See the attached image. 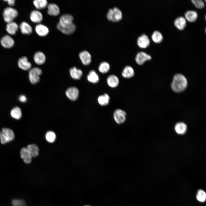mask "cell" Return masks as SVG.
Here are the masks:
<instances>
[{
	"label": "cell",
	"instance_id": "6da1fadb",
	"mask_svg": "<svg viewBox=\"0 0 206 206\" xmlns=\"http://www.w3.org/2000/svg\"><path fill=\"white\" fill-rule=\"evenodd\" d=\"M187 84V80L185 77L181 74H177L174 76L171 84V88L174 92L180 93L186 89Z\"/></svg>",
	"mask_w": 206,
	"mask_h": 206
},
{
	"label": "cell",
	"instance_id": "7a4b0ae2",
	"mask_svg": "<svg viewBox=\"0 0 206 206\" xmlns=\"http://www.w3.org/2000/svg\"><path fill=\"white\" fill-rule=\"evenodd\" d=\"M18 11L16 9L9 6L5 8L2 13L3 20L7 23L14 21L18 16Z\"/></svg>",
	"mask_w": 206,
	"mask_h": 206
},
{
	"label": "cell",
	"instance_id": "3957f363",
	"mask_svg": "<svg viewBox=\"0 0 206 206\" xmlns=\"http://www.w3.org/2000/svg\"><path fill=\"white\" fill-rule=\"evenodd\" d=\"M106 16L109 21L113 22H117L122 19L123 14L120 9L115 7L108 9L106 13Z\"/></svg>",
	"mask_w": 206,
	"mask_h": 206
},
{
	"label": "cell",
	"instance_id": "277c9868",
	"mask_svg": "<svg viewBox=\"0 0 206 206\" xmlns=\"http://www.w3.org/2000/svg\"><path fill=\"white\" fill-rule=\"evenodd\" d=\"M15 135L13 130L8 128H3L0 132L1 143L4 144L13 140Z\"/></svg>",
	"mask_w": 206,
	"mask_h": 206
},
{
	"label": "cell",
	"instance_id": "5b68a950",
	"mask_svg": "<svg viewBox=\"0 0 206 206\" xmlns=\"http://www.w3.org/2000/svg\"><path fill=\"white\" fill-rule=\"evenodd\" d=\"M42 70L37 67H34L30 70L29 72V78L31 82L34 84L39 80V76L41 74Z\"/></svg>",
	"mask_w": 206,
	"mask_h": 206
},
{
	"label": "cell",
	"instance_id": "8992f818",
	"mask_svg": "<svg viewBox=\"0 0 206 206\" xmlns=\"http://www.w3.org/2000/svg\"><path fill=\"white\" fill-rule=\"evenodd\" d=\"M126 116V112L120 109L116 110L113 114V117L115 121L119 124H122L125 122Z\"/></svg>",
	"mask_w": 206,
	"mask_h": 206
},
{
	"label": "cell",
	"instance_id": "52a82bcc",
	"mask_svg": "<svg viewBox=\"0 0 206 206\" xmlns=\"http://www.w3.org/2000/svg\"><path fill=\"white\" fill-rule=\"evenodd\" d=\"M57 29L63 34L70 35L73 34L76 29V26L74 23L69 25H63L58 23L56 25Z\"/></svg>",
	"mask_w": 206,
	"mask_h": 206
},
{
	"label": "cell",
	"instance_id": "ba28073f",
	"mask_svg": "<svg viewBox=\"0 0 206 206\" xmlns=\"http://www.w3.org/2000/svg\"><path fill=\"white\" fill-rule=\"evenodd\" d=\"M1 45L6 49H10L13 47L15 44L13 39L9 35H6L3 36L0 40Z\"/></svg>",
	"mask_w": 206,
	"mask_h": 206
},
{
	"label": "cell",
	"instance_id": "9c48e42d",
	"mask_svg": "<svg viewBox=\"0 0 206 206\" xmlns=\"http://www.w3.org/2000/svg\"><path fill=\"white\" fill-rule=\"evenodd\" d=\"M151 59L152 57L150 55L143 51L138 52L135 57L136 62L140 65H143L146 61Z\"/></svg>",
	"mask_w": 206,
	"mask_h": 206
},
{
	"label": "cell",
	"instance_id": "30bf717a",
	"mask_svg": "<svg viewBox=\"0 0 206 206\" xmlns=\"http://www.w3.org/2000/svg\"><path fill=\"white\" fill-rule=\"evenodd\" d=\"M137 43L140 48H145L149 45L150 41L148 36L146 34L143 33L138 37Z\"/></svg>",
	"mask_w": 206,
	"mask_h": 206
},
{
	"label": "cell",
	"instance_id": "8fae6325",
	"mask_svg": "<svg viewBox=\"0 0 206 206\" xmlns=\"http://www.w3.org/2000/svg\"><path fill=\"white\" fill-rule=\"evenodd\" d=\"M29 18L32 22L37 24L40 23L42 21L43 16L42 13L40 11L35 9L31 11L29 15Z\"/></svg>",
	"mask_w": 206,
	"mask_h": 206
},
{
	"label": "cell",
	"instance_id": "7c38bea8",
	"mask_svg": "<svg viewBox=\"0 0 206 206\" xmlns=\"http://www.w3.org/2000/svg\"><path fill=\"white\" fill-rule=\"evenodd\" d=\"M35 30L38 35L42 37L47 36L49 33L48 28L45 25L41 23L36 25Z\"/></svg>",
	"mask_w": 206,
	"mask_h": 206
},
{
	"label": "cell",
	"instance_id": "4fadbf2b",
	"mask_svg": "<svg viewBox=\"0 0 206 206\" xmlns=\"http://www.w3.org/2000/svg\"><path fill=\"white\" fill-rule=\"evenodd\" d=\"M80 59L82 63L85 65L90 64L92 61V56L88 51L84 50L80 52L79 54Z\"/></svg>",
	"mask_w": 206,
	"mask_h": 206
},
{
	"label": "cell",
	"instance_id": "5bb4252c",
	"mask_svg": "<svg viewBox=\"0 0 206 206\" xmlns=\"http://www.w3.org/2000/svg\"><path fill=\"white\" fill-rule=\"evenodd\" d=\"M17 63L18 67L25 71L30 70L31 67V63L25 56H23L19 58Z\"/></svg>",
	"mask_w": 206,
	"mask_h": 206
},
{
	"label": "cell",
	"instance_id": "9a60e30c",
	"mask_svg": "<svg viewBox=\"0 0 206 206\" xmlns=\"http://www.w3.org/2000/svg\"><path fill=\"white\" fill-rule=\"evenodd\" d=\"M74 17L71 14L66 13L61 16L58 23L63 25H71L73 23Z\"/></svg>",
	"mask_w": 206,
	"mask_h": 206
},
{
	"label": "cell",
	"instance_id": "2e32d148",
	"mask_svg": "<svg viewBox=\"0 0 206 206\" xmlns=\"http://www.w3.org/2000/svg\"><path fill=\"white\" fill-rule=\"evenodd\" d=\"M19 29V25L15 22L13 21L7 23L5 29L9 35H15Z\"/></svg>",
	"mask_w": 206,
	"mask_h": 206
},
{
	"label": "cell",
	"instance_id": "e0dca14e",
	"mask_svg": "<svg viewBox=\"0 0 206 206\" xmlns=\"http://www.w3.org/2000/svg\"><path fill=\"white\" fill-rule=\"evenodd\" d=\"M79 93L78 89L74 87L69 88L66 92V95L68 98L73 101H75L77 99Z\"/></svg>",
	"mask_w": 206,
	"mask_h": 206
},
{
	"label": "cell",
	"instance_id": "ac0fdd59",
	"mask_svg": "<svg viewBox=\"0 0 206 206\" xmlns=\"http://www.w3.org/2000/svg\"><path fill=\"white\" fill-rule=\"evenodd\" d=\"M47 8V12L49 15L56 16L60 13V8L59 6L55 3H51L48 4Z\"/></svg>",
	"mask_w": 206,
	"mask_h": 206
},
{
	"label": "cell",
	"instance_id": "d6986e66",
	"mask_svg": "<svg viewBox=\"0 0 206 206\" xmlns=\"http://www.w3.org/2000/svg\"><path fill=\"white\" fill-rule=\"evenodd\" d=\"M19 29L21 33L23 35H29L33 32V28L31 25L25 21L21 22L19 25Z\"/></svg>",
	"mask_w": 206,
	"mask_h": 206
},
{
	"label": "cell",
	"instance_id": "ffe728a7",
	"mask_svg": "<svg viewBox=\"0 0 206 206\" xmlns=\"http://www.w3.org/2000/svg\"><path fill=\"white\" fill-rule=\"evenodd\" d=\"M175 27L179 30H183L186 27L187 20L185 17L180 16L177 17L174 21Z\"/></svg>",
	"mask_w": 206,
	"mask_h": 206
},
{
	"label": "cell",
	"instance_id": "44dd1931",
	"mask_svg": "<svg viewBox=\"0 0 206 206\" xmlns=\"http://www.w3.org/2000/svg\"><path fill=\"white\" fill-rule=\"evenodd\" d=\"M35 62L38 65H41L45 62L46 57L45 54L42 52L38 51L35 52L33 57Z\"/></svg>",
	"mask_w": 206,
	"mask_h": 206
},
{
	"label": "cell",
	"instance_id": "7402d4cb",
	"mask_svg": "<svg viewBox=\"0 0 206 206\" xmlns=\"http://www.w3.org/2000/svg\"><path fill=\"white\" fill-rule=\"evenodd\" d=\"M106 81L108 85L112 88L117 87L119 83L118 78L116 75L113 74L108 76L107 78Z\"/></svg>",
	"mask_w": 206,
	"mask_h": 206
},
{
	"label": "cell",
	"instance_id": "603a6c76",
	"mask_svg": "<svg viewBox=\"0 0 206 206\" xmlns=\"http://www.w3.org/2000/svg\"><path fill=\"white\" fill-rule=\"evenodd\" d=\"M20 156L24 162L26 164H29L31 161L32 157L25 147L22 148L20 151Z\"/></svg>",
	"mask_w": 206,
	"mask_h": 206
},
{
	"label": "cell",
	"instance_id": "cb8c5ba5",
	"mask_svg": "<svg viewBox=\"0 0 206 206\" xmlns=\"http://www.w3.org/2000/svg\"><path fill=\"white\" fill-rule=\"evenodd\" d=\"M185 17L186 20L190 22H195L197 19L198 14L195 11L189 10L185 13Z\"/></svg>",
	"mask_w": 206,
	"mask_h": 206
},
{
	"label": "cell",
	"instance_id": "d4e9b609",
	"mask_svg": "<svg viewBox=\"0 0 206 206\" xmlns=\"http://www.w3.org/2000/svg\"><path fill=\"white\" fill-rule=\"evenodd\" d=\"M122 76L125 78H130L134 75V71L131 66H126L123 68L122 72Z\"/></svg>",
	"mask_w": 206,
	"mask_h": 206
},
{
	"label": "cell",
	"instance_id": "484cf974",
	"mask_svg": "<svg viewBox=\"0 0 206 206\" xmlns=\"http://www.w3.org/2000/svg\"><path fill=\"white\" fill-rule=\"evenodd\" d=\"M32 157H37L39 154V149L37 146L35 144H31L26 148Z\"/></svg>",
	"mask_w": 206,
	"mask_h": 206
},
{
	"label": "cell",
	"instance_id": "4316f807",
	"mask_svg": "<svg viewBox=\"0 0 206 206\" xmlns=\"http://www.w3.org/2000/svg\"><path fill=\"white\" fill-rule=\"evenodd\" d=\"M110 98L109 96L106 93L98 96L97 101L99 104L102 106L107 105L109 103Z\"/></svg>",
	"mask_w": 206,
	"mask_h": 206
},
{
	"label": "cell",
	"instance_id": "83f0119b",
	"mask_svg": "<svg viewBox=\"0 0 206 206\" xmlns=\"http://www.w3.org/2000/svg\"><path fill=\"white\" fill-rule=\"evenodd\" d=\"M88 80L90 82L93 84L98 83L99 80V77L95 71L92 70L89 72L87 76Z\"/></svg>",
	"mask_w": 206,
	"mask_h": 206
},
{
	"label": "cell",
	"instance_id": "f1b7e54d",
	"mask_svg": "<svg viewBox=\"0 0 206 206\" xmlns=\"http://www.w3.org/2000/svg\"><path fill=\"white\" fill-rule=\"evenodd\" d=\"M33 4L37 10L42 9L47 7L48 2L46 0H34Z\"/></svg>",
	"mask_w": 206,
	"mask_h": 206
},
{
	"label": "cell",
	"instance_id": "f546056e",
	"mask_svg": "<svg viewBox=\"0 0 206 206\" xmlns=\"http://www.w3.org/2000/svg\"><path fill=\"white\" fill-rule=\"evenodd\" d=\"M70 72L71 77L76 80L79 79L83 74L82 72L80 69H78L75 67L71 68Z\"/></svg>",
	"mask_w": 206,
	"mask_h": 206
},
{
	"label": "cell",
	"instance_id": "4dcf8cb0",
	"mask_svg": "<svg viewBox=\"0 0 206 206\" xmlns=\"http://www.w3.org/2000/svg\"><path fill=\"white\" fill-rule=\"evenodd\" d=\"M152 41L156 43H161L163 41V37L162 33L158 30L154 31L151 35Z\"/></svg>",
	"mask_w": 206,
	"mask_h": 206
},
{
	"label": "cell",
	"instance_id": "1f68e13d",
	"mask_svg": "<svg viewBox=\"0 0 206 206\" xmlns=\"http://www.w3.org/2000/svg\"><path fill=\"white\" fill-rule=\"evenodd\" d=\"M175 128L176 132L177 134H183L185 133L187 130V126L185 123L179 122L176 123Z\"/></svg>",
	"mask_w": 206,
	"mask_h": 206
},
{
	"label": "cell",
	"instance_id": "d6a6232c",
	"mask_svg": "<svg viewBox=\"0 0 206 206\" xmlns=\"http://www.w3.org/2000/svg\"><path fill=\"white\" fill-rule=\"evenodd\" d=\"M10 115L13 118L16 120H19L22 116V113L21 109L16 106L13 108L11 111Z\"/></svg>",
	"mask_w": 206,
	"mask_h": 206
},
{
	"label": "cell",
	"instance_id": "836d02e7",
	"mask_svg": "<svg viewBox=\"0 0 206 206\" xmlns=\"http://www.w3.org/2000/svg\"><path fill=\"white\" fill-rule=\"evenodd\" d=\"M110 66L109 63L106 61L101 62L99 64L98 70L101 73L106 74L108 73L110 69Z\"/></svg>",
	"mask_w": 206,
	"mask_h": 206
},
{
	"label": "cell",
	"instance_id": "e575fe53",
	"mask_svg": "<svg viewBox=\"0 0 206 206\" xmlns=\"http://www.w3.org/2000/svg\"><path fill=\"white\" fill-rule=\"evenodd\" d=\"M56 135L55 133L52 131L47 132L45 135V138L49 142L52 143L54 142L56 139Z\"/></svg>",
	"mask_w": 206,
	"mask_h": 206
},
{
	"label": "cell",
	"instance_id": "d590c367",
	"mask_svg": "<svg viewBox=\"0 0 206 206\" xmlns=\"http://www.w3.org/2000/svg\"><path fill=\"white\" fill-rule=\"evenodd\" d=\"M196 197L197 200L199 201L204 202L206 198V193L203 190H199L197 192Z\"/></svg>",
	"mask_w": 206,
	"mask_h": 206
},
{
	"label": "cell",
	"instance_id": "8d00e7d4",
	"mask_svg": "<svg viewBox=\"0 0 206 206\" xmlns=\"http://www.w3.org/2000/svg\"><path fill=\"white\" fill-rule=\"evenodd\" d=\"M191 1L195 6L198 9H201L205 7V3L202 0H191Z\"/></svg>",
	"mask_w": 206,
	"mask_h": 206
},
{
	"label": "cell",
	"instance_id": "74e56055",
	"mask_svg": "<svg viewBox=\"0 0 206 206\" xmlns=\"http://www.w3.org/2000/svg\"><path fill=\"white\" fill-rule=\"evenodd\" d=\"M11 203L13 206H26L25 202L23 200L14 199Z\"/></svg>",
	"mask_w": 206,
	"mask_h": 206
},
{
	"label": "cell",
	"instance_id": "f35d334b",
	"mask_svg": "<svg viewBox=\"0 0 206 206\" xmlns=\"http://www.w3.org/2000/svg\"><path fill=\"white\" fill-rule=\"evenodd\" d=\"M4 1L7 2L9 7H12L14 6L15 3V0H4Z\"/></svg>",
	"mask_w": 206,
	"mask_h": 206
},
{
	"label": "cell",
	"instance_id": "ab89813d",
	"mask_svg": "<svg viewBox=\"0 0 206 206\" xmlns=\"http://www.w3.org/2000/svg\"><path fill=\"white\" fill-rule=\"evenodd\" d=\"M19 100L21 102H25L27 101V98L25 96L21 95L19 97Z\"/></svg>",
	"mask_w": 206,
	"mask_h": 206
},
{
	"label": "cell",
	"instance_id": "60d3db41",
	"mask_svg": "<svg viewBox=\"0 0 206 206\" xmlns=\"http://www.w3.org/2000/svg\"><path fill=\"white\" fill-rule=\"evenodd\" d=\"M89 206V205H85V206Z\"/></svg>",
	"mask_w": 206,
	"mask_h": 206
}]
</instances>
